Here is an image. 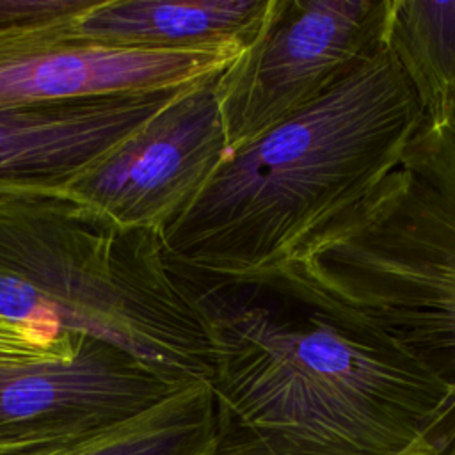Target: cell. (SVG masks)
I'll return each instance as SVG.
<instances>
[{"instance_id":"6da1fadb","label":"cell","mask_w":455,"mask_h":455,"mask_svg":"<svg viewBox=\"0 0 455 455\" xmlns=\"http://www.w3.org/2000/svg\"><path fill=\"white\" fill-rule=\"evenodd\" d=\"M190 279L213 347V455H402L451 393L375 320L291 272Z\"/></svg>"},{"instance_id":"7a4b0ae2","label":"cell","mask_w":455,"mask_h":455,"mask_svg":"<svg viewBox=\"0 0 455 455\" xmlns=\"http://www.w3.org/2000/svg\"><path fill=\"white\" fill-rule=\"evenodd\" d=\"M419 124L384 43L318 101L231 153L162 231L169 263L212 283L284 272L398 167Z\"/></svg>"},{"instance_id":"3957f363","label":"cell","mask_w":455,"mask_h":455,"mask_svg":"<svg viewBox=\"0 0 455 455\" xmlns=\"http://www.w3.org/2000/svg\"><path fill=\"white\" fill-rule=\"evenodd\" d=\"M0 315L110 343L178 387L213 375L196 284L160 236L66 188L0 183Z\"/></svg>"},{"instance_id":"277c9868","label":"cell","mask_w":455,"mask_h":455,"mask_svg":"<svg viewBox=\"0 0 455 455\" xmlns=\"http://www.w3.org/2000/svg\"><path fill=\"white\" fill-rule=\"evenodd\" d=\"M391 0H272L256 41L215 82L235 153L318 101L384 46Z\"/></svg>"},{"instance_id":"5b68a950","label":"cell","mask_w":455,"mask_h":455,"mask_svg":"<svg viewBox=\"0 0 455 455\" xmlns=\"http://www.w3.org/2000/svg\"><path fill=\"white\" fill-rule=\"evenodd\" d=\"M217 76L183 91L107 160L62 188L126 229L160 236L231 156Z\"/></svg>"},{"instance_id":"8992f818","label":"cell","mask_w":455,"mask_h":455,"mask_svg":"<svg viewBox=\"0 0 455 455\" xmlns=\"http://www.w3.org/2000/svg\"><path fill=\"white\" fill-rule=\"evenodd\" d=\"M176 389L124 350L78 334L71 357L0 366V450L94 432Z\"/></svg>"},{"instance_id":"52a82bcc","label":"cell","mask_w":455,"mask_h":455,"mask_svg":"<svg viewBox=\"0 0 455 455\" xmlns=\"http://www.w3.org/2000/svg\"><path fill=\"white\" fill-rule=\"evenodd\" d=\"M188 87L0 103V183L68 187Z\"/></svg>"},{"instance_id":"ba28073f","label":"cell","mask_w":455,"mask_h":455,"mask_svg":"<svg viewBox=\"0 0 455 455\" xmlns=\"http://www.w3.org/2000/svg\"><path fill=\"white\" fill-rule=\"evenodd\" d=\"M245 50H144L69 37L0 46V103L188 87L220 75Z\"/></svg>"},{"instance_id":"9c48e42d","label":"cell","mask_w":455,"mask_h":455,"mask_svg":"<svg viewBox=\"0 0 455 455\" xmlns=\"http://www.w3.org/2000/svg\"><path fill=\"white\" fill-rule=\"evenodd\" d=\"M272 0H98L69 39L144 50L242 48L261 32Z\"/></svg>"},{"instance_id":"30bf717a","label":"cell","mask_w":455,"mask_h":455,"mask_svg":"<svg viewBox=\"0 0 455 455\" xmlns=\"http://www.w3.org/2000/svg\"><path fill=\"white\" fill-rule=\"evenodd\" d=\"M215 444L212 386L194 382L128 419L76 437L0 455H213Z\"/></svg>"},{"instance_id":"8fae6325","label":"cell","mask_w":455,"mask_h":455,"mask_svg":"<svg viewBox=\"0 0 455 455\" xmlns=\"http://www.w3.org/2000/svg\"><path fill=\"white\" fill-rule=\"evenodd\" d=\"M384 43L418 101L421 126L455 117V0H391Z\"/></svg>"},{"instance_id":"7c38bea8","label":"cell","mask_w":455,"mask_h":455,"mask_svg":"<svg viewBox=\"0 0 455 455\" xmlns=\"http://www.w3.org/2000/svg\"><path fill=\"white\" fill-rule=\"evenodd\" d=\"M98 0H0V46L32 37L71 36Z\"/></svg>"},{"instance_id":"4fadbf2b","label":"cell","mask_w":455,"mask_h":455,"mask_svg":"<svg viewBox=\"0 0 455 455\" xmlns=\"http://www.w3.org/2000/svg\"><path fill=\"white\" fill-rule=\"evenodd\" d=\"M76 343L78 334L14 322L0 315V366L71 357Z\"/></svg>"},{"instance_id":"5bb4252c","label":"cell","mask_w":455,"mask_h":455,"mask_svg":"<svg viewBox=\"0 0 455 455\" xmlns=\"http://www.w3.org/2000/svg\"><path fill=\"white\" fill-rule=\"evenodd\" d=\"M2 451H5V450H0V453H2Z\"/></svg>"}]
</instances>
